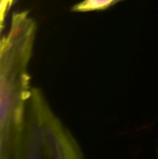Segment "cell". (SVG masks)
Segmentation results:
<instances>
[{
	"label": "cell",
	"mask_w": 158,
	"mask_h": 159,
	"mask_svg": "<svg viewBox=\"0 0 158 159\" xmlns=\"http://www.w3.org/2000/svg\"><path fill=\"white\" fill-rule=\"evenodd\" d=\"M0 159H86L68 128L46 96L32 88L19 126L0 139Z\"/></svg>",
	"instance_id": "obj_1"
},
{
	"label": "cell",
	"mask_w": 158,
	"mask_h": 159,
	"mask_svg": "<svg viewBox=\"0 0 158 159\" xmlns=\"http://www.w3.org/2000/svg\"><path fill=\"white\" fill-rule=\"evenodd\" d=\"M37 25L28 11L13 12L10 30L0 43V139L21 122L32 92L28 64Z\"/></svg>",
	"instance_id": "obj_2"
},
{
	"label": "cell",
	"mask_w": 158,
	"mask_h": 159,
	"mask_svg": "<svg viewBox=\"0 0 158 159\" xmlns=\"http://www.w3.org/2000/svg\"><path fill=\"white\" fill-rule=\"evenodd\" d=\"M122 0H82L79 3L72 7V12H94V11H105L114 7Z\"/></svg>",
	"instance_id": "obj_3"
}]
</instances>
